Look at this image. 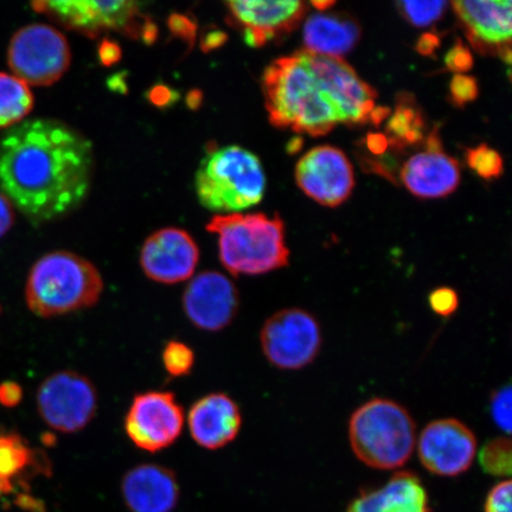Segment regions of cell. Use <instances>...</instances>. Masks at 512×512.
Segmentation results:
<instances>
[{
  "mask_svg": "<svg viewBox=\"0 0 512 512\" xmlns=\"http://www.w3.org/2000/svg\"><path fill=\"white\" fill-rule=\"evenodd\" d=\"M93 164L91 142L57 120H27L0 138V189L34 224L80 206L91 188Z\"/></svg>",
  "mask_w": 512,
  "mask_h": 512,
  "instance_id": "6da1fadb",
  "label": "cell"
},
{
  "mask_svg": "<svg viewBox=\"0 0 512 512\" xmlns=\"http://www.w3.org/2000/svg\"><path fill=\"white\" fill-rule=\"evenodd\" d=\"M262 89L272 125L312 137L339 124H367L376 108L375 89L347 61L306 50L272 62Z\"/></svg>",
  "mask_w": 512,
  "mask_h": 512,
  "instance_id": "7a4b0ae2",
  "label": "cell"
},
{
  "mask_svg": "<svg viewBox=\"0 0 512 512\" xmlns=\"http://www.w3.org/2000/svg\"><path fill=\"white\" fill-rule=\"evenodd\" d=\"M102 292L104 280L92 262L59 251L42 256L32 266L25 298L36 316L54 318L89 309Z\"/></svg>",
  "mask_w": 512,
  "mask_h": 512,
  "instance_id": "3957f363",
  "label": "cell"
},
{
  "mask_svg": "<svg viewBox=\"0 0 512 512\" xmlns=\"http://www.w3.org/2000/svg\"><path fill=\"white\" fill-rule=\"evenodd\" d=\"M207 230L219 235L221 264L234 277L270 273L290 261L284 222L279 216L216 215Z\"/></svg>",
  "mask_w": 512,
  "mask_h": 512,
  "instance_id": "277c9868",
  "label": "cell"
},
{
  "mask_svg": "<svg viewBox=\"0 0 512 512\" xmlns=\"http://www.w3.org/2000/svg\"><path fill=\"white\" fill-rule=\"evenodd\" d=\"M352 452L363 464L377 470H395L412 458L416 426L400 403L373 399L358 407L349 420Z\"/></svg>",
  "mask_w": 512,
  "mask_h": 512,
  "instance_id": "5b68a950",
  "label": "cell"
},
{
  "mask_svg": "<svg viewBox=\"0 0 512 512\" xmlns=\"http://www.w3.org/2000/svg\"><path fill=\"white\" fill-rule=\"evenodd\" d=\"M265 187L260 159L240 146L209 151L195 179L198 201L219 215L256 206L264 197Z\"/></svg>",
  "mask_w": 512,
  "mask_h": 512,
  "instance_id": "8992f818",
  "label": "cell"
},
{
  "mask_svg": "<svg viewBox=\"0 0 512 512\" xmlns=\"http://www.w3.org/2000/svg\"><path fill=\"white\" fill-rule=\"evenodd\" d=\"M38 14L53 18L64 28L95 38L104 32L115 31L133 40L152 43L157 37V27L142 11L137 2H91V0H64V2H34Z\"/></svg>",
  "mask_w": 512,
  "mask_h": 512,
  "instance_id": "52a82bcc",
  "label": "cell"
},
{
  "mask_svg": "<svg viewBox=\"0 0 512 512\" xmlns=\"http://www.w3.org/2000/svg\"><path fill=\"white\" fill-rule=\"evenodd\" d=\"M72 53L66 37L46 24L18 30L10 42L9 66L28 86H51L67 72Z\"/></svg>",
  "mask_w": 512,
  "mask_h": 512,
  "instance_id": "ba28073f",
  "label": "cell"
},
{
  "mask_svg": "<svg viewBox=\"0 0 512 512\" xmlns=\"http://www.w3.org/2000/svg\"><path fill=\"white\" fill-rule=\"evenodd\" d=\"M322 343V329L316 317L297 307L275 312L260 331L262 352L280 370L310 366L319 355Z\"/></svg>",
  "mask_w": 512,
  "mask_h": 512,
  "instance_id": "9c48e42d",
  "label": "cell"
},
{
  "mask_svg": "<svg viewBox=\"0 0 512 512\" xmlns=\"http://www.w3.org/2000/svg\"><path fill=\"white\" fill-rule=\"evenodd\" d=\"M41 418L53 430L78 433L91 424L98 411V393L91 380L72 370L47 377L37 392Z\"/></svg>",
  "mask_w": 512,
  "mask_h": 512,
  "instance_id": "30bf717a",
  "label": "cell"
},
{
  "mask_svg": "<svg viewBox=\"0 0 512 512\" xmlns=\"http://www.w3.org/2000/svg\"><path fill=\"white\" fill-rule=\"evenodd\" d=\"M184 411L169 392H146L134 396L125 419L128 439L140 450L159 452L181 435Z\"/></svg>",
  "mask_w": 512,
  "mask_h": 512,
  "instance_id": "8fae6325",
  "label": "cell"
},
{
  "mask_svg": "<svg viewBox=\"0 0 512 512\" xmlns=\"http://www.w3.org/2000/svg\"><path fill=\"white\" fill-rule=\"evenodd\" d=\"M418 454L422 466L433 475L457 477L470 469L477 454V438L457 419H439L419 435Z\"/></svg>",
  "mask_w": 512,
  "mask_h": 512,
  "instance_id": "7c38bea8",
  "label": "cell"
},
{
  "mask_svg": "<svg viewBox=\"0 0 512 512\" xmlns=\"http://www.w3.org/2000/svg\"><path fill=\"white\" fill-rule=\"evenodd\" d=\"M299 188L325 207H338L355 187L352 165L337 147L324 145L310 150L296 168Z\"/></svg>",
  "mask_w": 512,
  "mask_h": 512,
  "instance_id": "4fadbf2b",
  "label": "cell"
},
{
  "mask_svg": "<svg viewBox=\"0 0 512 512\" xmlns=\"http://www.w3.org/2000/svg\"><path fill=\"white\" fill-rule=\"evenodd\" d=\"M182 306L197 329L219 332L238 316L240 294L232 280L215 271L202 272L185 287Z\"/></svg>",
  "mask_w": 512,
  "mask_h": 512,
  "instance_id": "5bb4252c",
  "label": "cell"
},
{
  "mask_svg": "<svg viewBox=\"0 0 512 512\" xmlns=\"http://www.w3.org/2000/svg\"><path fill=\"white\" fill-rule=\"evenodd\" d=\"M228 23L240 30L249 47L262 48L287 35L302 21L306 4L299 0L281 2H228Z\"/></svg>",
  "mask_w": 512,
  "mask_h": 512,
  "instance_id": "9a60e30c",
  "label": "cell"
},
{
  "mask_svg": "<svg viewBox=\"0 0 512 512\" xmlns=\"http://www.w3.org/2000/svg\"><path fill=\"white\" fill-rule=\"evenodd\" d=\"M200 249L183 229L165 228L144 242L140 265L147 278L158 284L175 285L194 275Z\"/></svg>",
  "mask_w": 512,
  "mask_h": 512,
  "instance_id": "2e32d148",
  "label": "cell"
},
{
  "mask_svg": "<svg viewBox=\"0 0 512 512\" xmlns=\"http://www.w3.org/2000/svg\"><path fill=\"white\" fill-rule=\"evenodd\" d=\"M452 6L473 48L482 54H498L510 64L512 3L462 0Z\"/></svg>",
  "mask_w": 512,
  "mask_h": 512,
  "instance_id": "e0dca14e",
  "label": "cell"
},
{
  "mask_svg": "<svg viewBox=\"0 0 512 512\" xmlns=\"http://www.w3.org/2000/svg\"><path fill=\"white\" fill-rule=\"evenodd\" d=\"M401 182L419 198H440L450 195L460 183V166L446 155L438 128L426 140V149L415 153L403 164Z\"/></svg>",
  "mask_w": 512,
  "mask_h": 512,
  "instance_id": "ac0fdd59",
  "label": "cell"
},
{
  "mask_svg": "<svg viewBox=\"0 0 512 512\" xmlns=\"http://www.w3.org/2000/svg\"><path fill=\"white\" fill-rule=\"evenodd\" d=\"M192 439L207 450H220L238 437L242 415L238 403L223 393H213L196 401L188 416Z\"/></svg>",
  "mask_w": 512,
  "mask_h": 512,
  "instance_id": "d6986e66",
  "label": "cell"
},
{
  "mask_svg": "<svg viewBox=\"0 0 512 512\" xmlns=\"http://www.w3.org/2000/svg\"><path fill=\"white\" fill-rule=\"evenodd\" d=\"M121 492L131 512H171L179 499L175 473L156 464L133 467L121 483Z\"/></svg>",
  "mask_w": 512,
  "mask_h": 512,
  "instance_id": "ffe728a7",
  "label": "cell"
},
{
  "mask_svg": "<svg viewBox=\"0 0 512 512\" xmlns=\"http://www.w3.org/2000/svg\"><path fill=\"white\" fill-rule=\"evenodd\" d=\"M345 512H431L425 486L413 472L396 473L383 488L356 498Z\"/></svg>",
  "mask_w": 512,
  "mask_h": 512,
  "instance_id": "44dd1931",
  "label": "cell"
},
{
  "mask_svg": "<svg viewBox=\"0 0 512 512\" xmlns=\"http://www.w3.org/2000/svg\"><path fill=\"white\" fill-rule=\"evenodd\" d=\"M360 36V27L354 19L336 14H316L305 23L304 50L342 59L355 48Z\"/></svg>",
  "mask_w": 512,
  "mask_h": 512,
  "instance_id": "7402d4cb",
  "label": "cell"
},
{
  "mask_svg": "<svg viewBox=\"0 0 512 512\" xmlns=\"http://www.w3.org/2000/svg\"><path fill=\"white\" fill-rule=\"evenodd\" d=\"M425 121L411 96H400L396 110L389 118L387 133L389 146L406 147L424 139Z\"/></svg>",
  "mask_w": 512,
  "mask_h": 512,
  "instance_id": "603a6c76",
  "label": "cell"
},
{
  "mask_svg": "<svg viewBox=\"0 0 512 512\" xmlns=\"http://www.w3.org/2000/svg\"><path fill=\"white\" fill-rule=\"evenodd\" d=\"M34 95L15 75L0 73V128L14 127L34 108Z\"/></svg>",
  "mask_w": 512,
  "mask_h": 512,
  "instance_id": "cb8c5ba5",
  "label": "cell"
},
{
  "mask_svg": "<svg viewBox=\"0 0 512 512\" xmlns=\"http://www.w3.org/2000/svg\"><path fill=\"white\" fill-rule=\"evenodd\" d=\"M36 456L21 435L0 431V480L11 482L34 464Z\"/></svg>",
  "mask_w": 512,
  "mask_h": 512,
  "instance_id": "d4e9b609",
  "label": "cell"
},
{
  "mask_svg": "<svg viewBox=\"0 0 512 512\" xmlns=\"http://www.w3.org/2000/svg\"><path fill=\"white\" fill-rule=\"evenodd\" d=\"M479 463L488 475L509 477L512 466L510 438L498 437L488 441L480 450Z\"/></svg>",
  "mask_w": 512,
  "mask_h": 512,
  "instance_id": "484cf974",
  "label": "cell"
},
{
  "mask_svg": "<svg viewBox=\"0 0 512 512\" xmlns=\"http://www.w3.org/2000/svg\"><path fill=\"white\" fill-rule=\"evenodd\" d=\"M466 162L479 177L486 181L498 178L503 172L502 156L485 144L467 150Z\"/></svg>",
  "mask_w": 512,
  "mask_h": 512,
  "instance_id": "4316f807",
  "label": "cell"
},
{
  "mask_svg": "<svg viewBox=\"0 0 512 512\" xmlns=\"http://www.w3.org/2000/svg\"><path fill=\"white\" fill-rule=\"evenodd\" d=\"M162 360L166 373L172 377H183L189 375L194 368L195 354L189 345L170 341L165 345Z\"/></svg>",
  "mask_w": 512,
  "mask_h": 512,
  "instance_id": "83f0119b",
  "label": "cell"
},
{
  "mask_svg": "<svg viewBox=\"0 0 512 512\" xmlns=\"http://www.w3.org/2000/svg\"><path fill=\"white\" fill-rule=\"evenodd\" d=\"M446 2H400L398 9L414 27L425 28L443 17Z\"/></svg>",
  "mask_w": 512,
  "mask_h": 512,
  "instance_id": "f1b7e54d",
  "label": "cell"
},
{
  "mask_svg": "<svg viewBox=\"0 0 512 512\" xmlns=\"http://www.w3.org/2000/svg\"><path fill=\"white\" fill-rule=\"evenodd\" d=\"M478 82L472 76L456 74L450 83L451 100L454 105L463 107L475 101L478 96Z\"/></svg>",
  "mask_w": 512,
  "mask_h": 512,
  "instance_id": "f546056e",
  "label": "cell"
},
{
  "mask_svg": "<svg viewBox=\"0 0 512 512\" xmlns=\"http://www.w3.org/2000/svg\"><path fill=\"white\" fill-rule=\"evenodd\" d=\"M491 415L501 430L511 431V387L499 389L491 399Z\"/></svg>",
  "mask_w": 512,
  "mask_h": 512,
  "instance_id": "4dcf8cb0",
  "label": "cell"
},
{
  "mask_svg": "<svg viewBox=\"0 0 512 512\" xmlns=\"http://www.w3.org/2000/svg\"><path fill=\"white\" fill-rule=\"evenodd\" d=\"M431 309L441 317H450L457 311L459 297L456 291L450 287H440L434 290L428 297Z\"/></svg>",
  "mask_w": 512,
  "mask_h": 512,
  "instance_id": "1f68e13d",
  "label": "cell"
},
{
  "mask_svg": "<svg viewBox=\"0 0 512 512\" xmlns=\"http://www.w3.org/2000/svg\"><path fill=\"white\" fill-rule=\"evenodd\" d=\"M447 70L457 74L469 72L473 67V56L469 48L458 40L445 56Z\"/></svg>",
  "mask_w": 512,
  "mask_h": 512,
  "instance_id": "d6a6232c",
  "label": "cell"
},
{
  "mask_svg": "<svg viewBox=\"0 0 512 512\" xmlns=\"http://www.w3.org/2000/svg\"><path fill=\"white\" fill-rule=\"evenodd\" d=\"M511 480H503L492 488L485 502V512H511Z\"/></svg>",
  "mask_w": 512,
  "mask_h": 512,
  "instance_id": "836d02e7",
  "label": "cell"
},
{
  "mask_svg": "<svg viewBox=\"0 0 512 512\" xmlns=\"http://www.w3.org/2000/svg\"><path fill=\"white\" fill-rule=\"evenodd\" d=\"M23 389L14 381H6L0 384V405L6 408H14L22 402Z\"/></svg>",
  "mask_w": 512,
  "mask_h": 512,
  "instance_id": "e575fe53",
  "label": "cell"
},
{
  "mask_svg": "<svg viewBox=\"0 0 512 512\" xmlns=\"http://www.w3.org/2000/svg\"><path fill=\"white\" fill-rule=\"evenodd\" d=\"M169 27L175 35L183 38V40H187L188 42L194 41L196 27L188 17L181 15H174L170 17Z\"/></svg>",
  "mask_w": 512,
  "mask_h": 512,
  "instance_id": "d590c367",
  "label": "cell"
},
{
  "mask_svg": "<svg viewBox=\"0 0 512 512\" xmlns=\"http://www.w3.org/2000/svg\"><path fill=\"white\" fill-rule=\"evenodd\" d=\"M15 221L14 206L3 192H0V239L9 232Z\"/></svg>",
  "mask_w": 512,
  "mask_h": 512,
  "instance_id": "8d00e7d4",
  "label": "cell"
},
{
  "mask_svg": "<svg viewBox=\"0 0 512 512\" xmlns=\"http://www.w3.org/2000/svg\"><path fill=\"white\" fill-rule=\"evenodd\" d=\"M99 56L102 64L105 66H112L117 63L121 57V50L117 43L104 40L100 44Z\"/></svg>",
  "mask_w": 512,
  "mask_h": 512,
  "instance_id": "74e56055",
  "label": "cell"
},
{
  "mask_svg": "<svg viewBox=\"0 0 512 512\" xmlns=\"http://www.w3.org/2000/svg\"><path fill=\"white\" fill-rule=\"evenodd\" d=\"M440 47V37L438 35L432 34V32H427L420 37L418 44H416V50L422 56H431L435 53Z\"/></svg>",
  "mask_w": 512,
  "mask_h": 512,
  "instance_id": "f35d334b",
  "label": "cell"
},
{
  "mask_svg": "<svg viewBox=\"0 0 512 512\" xmlns=\"http://www.w3.org/2000/svg\"><path fill=\"white\" fill-rule=\"evenodd\" d=\"M368 150L374 155H383L389 147L388 138L384 134L371 133L366 140Z\"/></svg>",
  "mask_w": 512,
  "mask_h": 512,
  "instance_id": "ab89813d",
  "label": "cell"
},
{
  "mask_svg": "<svg viewBox=\"0 0 512 512\" xmlns=\"http://www.w3.org/2000/svg\"><path fill=\"white\" fill-rule=\"evenodd\" d=\"M150 99L157 106H164L172 102V91L166 87H156L151 89Z\"/></svg>",
  "mask_w": 512,
  "mask_h": 512,
  "instance_id": "60d3db41",
  "label": "cell"
},
{
  "mask_svg": "<svg viewBox=\"0 0 512 512\" xmlns=\"http://www.w3.org/2000/svg\"><path fill=\"white\" fill-rule=\"evenodd\" d=\"M226 35L222 32H213L204 38L203 48L210 50L211 48L220 47L222 43L226 42Z\"/></svg>",
  "mask_w": 512,
  "mask_h": 512,
  "instance_id": "b9f144b4",
  "label": "cell"
},
{
  "mask_svg": "<svg viewBox=\"0 0 512 512\" xmlns=\"http://www.w3.org/2000/svg\"><path fill=\"white\" fill-rule=\"evenodd\" d=\"M14 489L12 482H6V480H0V496L8 495Z\"/></svg>",
  "mask_w": 512,
  "mask_h": 512,
  "instance_id": "7bdbcfd3",
  "label": "cell"
},
{
  "mask_svg": "<svg viewBox=\"0 0 512 512\" xmlns=\"http://www.w3.org/2000/svg\"><path fill=\"white\" fill-rule=\"evenodd\" d=\"M303 140L302 139H294L290 144H288V151L291 153H296L300 149H302Z\"/></svg>",
  "mask_w": 512,
  "mask_h": 512,
  "instance_id": "ee69618b",
  "label": "cell"
},
{
  "mask_svg": "<svg viewBox=\"0 0 512 512\" xmlns=\"http://www.w3.org/2000/svg\"><path fill=\"white\" fill-rule=\"evenodd\" d=\"M312 5L315 6L317 10H329L331 6L335 5V2H312Z\"/></svg>",
  "mask_w": 512,
  "mask_h": 512,
  "instance_id": "f6af8a7d",
  "label": "cell"
}]
</instances>
